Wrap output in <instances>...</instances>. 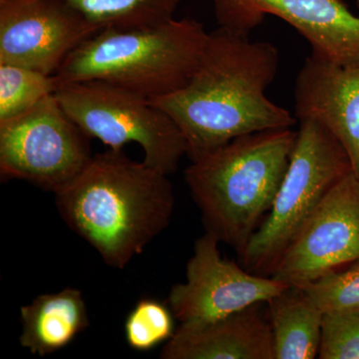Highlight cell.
<instances>
[{"instance_id":"5","label":"cell","mask_w":359,"mask_h":359,"mask_svg":"<svg viewBox=\"0 0 359 359\" xmlns=\"http://www.w3.org/2000/svg\"><path fill=\"white\" fill-rule=\"evenodd\" d=\"M289 168L273 207L250 238L241 264L271 276L285 250L335 184L353 171L346 150L327 130L301 121Z\"/></svg>"},{"instance_id":"11","label":"cell","mask_w":359,"mask_h":359,"mask_svg":"<svg viewBox=\"0 0 359 359\" xmlns=\"http://www.w3.org/2000/svg\"><path fill=\"white\" fill-rule=\"evenodd\" d=\"M219 27L249 36L266 15L287 21L313 53L337 65L359 66V18L341 0H212Z\"/></svg>"},{"instance_id":"12","label":"cell","mask_w":359,"mask_h":359,"mask_svg":"<svg viewBox=\"0 0 359 359\" xmlns=\"http://www.w3.org/2000/svg\"><path fill=\"white\" fill-rule=\"evenodd\" d=\"M295 118L318 123L339 142L359 178V66L311 53L294 87Z\"/></svg>"},{"instance_id":"14","label":"cell","mask_w":359,"mask_h":359,"mask_svg":"<svg viewBox=\"0 0 359 359\" xmlns=\"http://www.w3.org/2000/svg\"><path fill=\"white\" fill-rule=\"evenodd\" d=\"M21 346L32 354L48 355L67 346L89 325L82 292L65 289L39 295L20 309Z\"/></svg>"},{"instance_id":"7","label":"cell","mask_w":359,"mask_h":359,"mask_svg":"<svg viewBox=\"0 0 359 359\" xmlns=\"http://www.w3.org/2000/svg\"><path fill=\"white\" fill-rule=\"evenodd\" d=\"M90 137L51 95L25 114L0 122L2 180L29 182L57 195L93 159Z\"/></svg>"},{"instance_id":"3","label":"cell","mask_w":359,"mask_h":359,"mask_svg":"<svg viewBox=\"0 0 359 359\" xmlns=\"http://www.w3.org/2000/svg\"><path fill=\"white\" fill-rule=\"evenodd\" d=\"M297 137L292 128L244 135L185 170L205 231L238 255L271 211Z\"/></svg>"},{"instance_id":"19","label":"cell","mask_w":359,"mask_h":359,"mask_svg":"<svg viewBox=\"0 0 359 359\" xmlns=\"http://www.w3.org/2000/svg\"><path fill=\"white\" fill-rule=\"evenodd\" d=\"M302 289L323 313L359 306V259L330 271Z\"/></svg>"},{"instance_id":"6","label":"cell","mask_w":359,"mask_h":359,"mask_svg":"<svg viewBox=\"0 0 359 359\" xmlns=\"http://www.w3.org/2000/svg\"><path fill=\"white\" fill-rule=\"evenodd\" d=\"M61 107L90 138L114 150L139 144L144 162L173 174L187 155L185 138L174 120L147 97L102 81L61 83L55 92Z\"/></svg>"},{"instance_id":"16","label":"cell","mask_w":359,"mask_h":359,"mask_svg":"<svg viewBox=\"0 0 359 359\" xmlns=\"http://www.w3.org/2000/svg\"><path fill=\"white\" fill-rule=\"evenodd\" d=\"M99 29H136L173 20L180 0H65Z\"/></svg>"},{"instance_id":"13","label":"cell","mask_w":359,"mask_h":359,"mask_svg":"<svg viewBox=\"0 0 359 359\" xmlns=\"http://www.w3.org/2000/svg\"><path fill=\"white\" fill-rule=\"evenodd\" d=\"M162 359H275L266 302L201 325H181Z\"/></svg>"},{"instance_id":"20","label":"cell","mask_w":359,"mask_h":359,"mask_svg":"<svg viewBox=\"0 0 359 359\" xmlns=\"http://www.w3.org/2000/svg\"><path fill=\"white\" fill-rule=\"evenodd\" d=\"M320 359H359V306L323 313Z\"/></svg>"},{"instance_id":"1","label":"cell","mask_w":359,"mask_h":359,"mask_svg":"<svg viewBox=\"0 0 359 359\" xmlns=\"http://www.w3.org/2000/svg\"><path fill=\"white\" fill-rule=\"evenodd\" d=\"M278 65L275 45L219 27L189 83L150 100L176 123L196 162L238 137L294 126L297 118L266 95Z\"/></svg>"},{"instance_id":"4","label":"cell","mask_w":359,"mask_h":359,"mask_svg":"<svg viewBox=\"0 0 359 359\" xmlns=\"http://www.w3.org/2000/svg\"><path fill=\"white\" fill-rule=\"evenodd\" d=\"M209 33L191 18L136 29H103L76 47L55 73L60 83L102 80L149 99L186 86Z\"/></svg>"},{"instance_id":"2","label":"cell","mask_w":359,"mask_h":359,"mask_svg":"<svg viewBox=\"0 0 359 359\" xmlns=\"http://www.w3.org/2000/svg\"><path fill=\"white\" fill-rule=\"evenodd\" d=\"M55 199L71 230L115 269H124L169 226L175 208L168 175L130 159L123 149L94 155Z\"/></svg>"},{"instance_id":"8","label":"cell","mask_w":359,"mask_h":359,"mask_svg":"<svg viewBox=\"0 0 359 359\" xmlns=\"http://www.w3.org/2000/svg\"><path fill=\"white\" fill-rule=\"evenodd\" d=\"M219 243L207 231L198 238L187 264L185 282L170 290L167 304L181 325L209 323L268 302L289 285L224 259Z\"/></svg>"},{"instance_id":"9","label":"cell","mask_w":359,"mask_h":359,"mask_svg":"<svg viewBox=\"0 0 359 359\" xmlns=\"http://www.w3.org/2000/svg\"><path fill=\"white\" fill-rule=\"evenodd\" d=\"M358 259L359 178L351 171L321 201L271 278L302 287Z\"/></svg>"},{"instance_id":"21","label":"cell","mask_w":359,"mask_h":359,"mask_svg":"<svg viewBox=\"0 0 359 359\" xmlns=\"http://www.w3.org/2000/svg\"><path fill=\"white\" fill-rule=\"evenodd\" d=\"M354 1L356 2V4H358V6L359 7V0H354Z\"/></svg>"},{"instance_id":"17","label":"cell","mask_w":359,"mask_h":359,"mask_svg":"<svg viewBox=\"0 0 359 359\" xmlns=\"http://www.w3.org/2000/svg\"><path fill=\"white\" fill-rule=\"evenodd\" d=\"M55 74L48 75L22 66L0 65V122L32 110L60 86Z\"/></svg>"},{"instance_id":"15","label":"cell","mask_w":359,"mask_h":359,"mask_svg":"<svg viewBox=\"0 0 359 359\" xmlns=\"http://www.w3.org/2000/svg\"><path fill=\"white\" fill-rule=\"evenodd\" d=\"M275 359H313L320 351L323 313L302 287L287 285L266 302Z\"/></svg>"},{"instance_id":"10","label":"cell","mask_w":359,"mask_h":359,"mask_svg":"<svg viewBox=\"0 0 359 359\" xmlns=\"http://www.w3.org/2000/svg\"><path fill=\"white\" fill-rule=\"evenodd\" d=\"M99 32L65 0H6L0 2V65L53 75Z\"/></svg>"},{"instance_id":"18","label":"cell","mask_w":359,"mask_h":359,"mask_svg":"<svg viewBox=\"0 0 359 359\" xmlns=\"http://www.w3.org/2000/svg\"><path fill=\"white\" fill-rule=\"evenodd\" d=\"M174 314L169 304L154 299L137 302L125 320V337L131 348L147 351L173 337Z\"/></svg>"}]
</instances>
